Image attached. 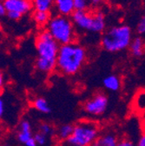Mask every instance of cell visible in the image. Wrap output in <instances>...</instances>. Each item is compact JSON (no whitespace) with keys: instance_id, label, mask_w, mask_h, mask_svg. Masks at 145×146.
Masks as SVG:
<instances>
[{"instance_id":"cell-3","label":"cell","mask_w":145,"mask_h":146,"mask_svg":"<svg viewBox=\"0 0 145 146\" xmlns=\"http://www.w3.org/2000/svg\"><path fill=\"white\" fill-rule=\"evenodd\" d=\"M132 38L131 28L128 25L119 24L105 29L102 33L100 44L104 50L116 53L128 49Z\"/></svg>"},{"instance_id":"cell-27","label":"cell","mask_w":145,"mask_h":146,"mask_svg":"<svg viewBox=\"0 0 145 146\" xmlns=\"http://www.w3.org/2000/svg\"><path fill=\"white\" fill-rule=\"evenodd\" d=\"M5 6H4V3L3 0H0V18H3L4 17H5Z\"/></svg>"},{"instance_id":"cell-17","label":"cell","mask_w":145,"mask_h":146,"mask_svg":"<svg viewBox=\"0 0 145 146\" xmlns=\"http://www.w3.org/2000/svg\"><path fill=\"white\" fill-rule=\"evenodd\" d=\"M73 127L74 124H70V123H67V124H64L61 127H59V129L58 130L57 132V136L58 138L61 141H66L73 132Z\"/></svg>"},{"instance_id":"cell-25","label":"cell","mask_w":145,"mask_h":146,"mask_svg":"<svg viewBox=\"0 0 145 146\" xmlns=\"http://www.w3.org/2000/svg\"><path fill=\"white\" fill-rule=\"evenodd\" d=\"M5 16L11 21H19V20H20L21 18L23 17L21 15L17 14V13H15V12H6Z\"/></svg>"},{"instance_id":"cell-11","label":"cell","mask_w":145,"mask_h":146,"mask_svg":"<svg viewBox=\"0 0 145 146\" xmlns=\"http://www.w3.org/2000/svg\"><path fill=\"white\" fill-rule=\"evenodd\" d=\"M130 55L135 58H141L144 54V40L141 36L132 38L129 48Z\"/></svg>"},{"instance_id":"cell-7","label":"cell","mask_w":145,"mask_h":146,"mask_svg":"<svg viewBox=\"0 0 145 146\" xmlns=\"http://www.w3.org/2000/svg\"><path fill=\"white\" fill-rule=\"evenodd\" d=\"M108 97L103 92H97L83 104V111L90 116L103 115L108 108Z\"/></svg>"},{"instance_id":"cell-9","label":"cell","mask_w":145,"mask_h":146,"mask_svg":"<svg viewBox=\"0 0 145 146\" xmlns=\"http://www.w3.org/2000/svg\"><path fill=\"white\" fill-rule=\"evenodd\" d=\"M107 3V0H74L76 11H97Z\"/></svg>"},{"instance_id":"cell-15","label":"cell","mask_w":145,"mask_h":146,"mask_svg":"<svg viewBox=\"0 0 145 146\" xmlns=\"http://www.w3.org/2000/svg\"><path fill=\"white\" fill-rule=\"evenodd\" d=\"M52 13L46 11H34L32 13V20L34 23L40 28H45L49 20L50 19Z\"/></svg>"},{"instance_id":"cell-2","label":"cell","mask_w":145,"mask_h":146,"mask_svg":"<svg viewBox=\"0 0 145 146\" xmlns=\"http://www.w3.org/2000/svg\"><path fill=\"white\" fill-rule=\"evenodd\" d=\"M37 59L36 69L42 74H50L56 69L58 52L60 45L45 30H41L36 36Z\"/></svg>"},{"instance_id":"cell-4","label":"cell","mask_w":145,"mask_h":146,"mask_svg":"<svg viewBox=\"0 0 145 146\" xmlns=\"http://www.w3.org/2000/svg\"><path fill=\"white\" fill-rule=\"evenodd\" d=\"M45 30L59 45L75 42L77 39V31L70 17L59 14L51 15Z\"/></svg>"},{"instance_id":"cell-19","label":"cell","mask_w":145,"mask_h":146,"mask_svg":"<svg viewBox=\"0 0 145 146\" xmlns=\"http://www.w3.org/2000/svg\"><path fill=\"white\" fill-rule=\"evenodd\" d=\"M39 132L43 133L46 137H49L53 134L54 131H53V128L50 124H49L47 123H42L39 126Z\"/></svg>"},{"instance_id":"cell-18","label":"cell","mask_w":145,"mask_h":146,"mask_svg":"<svg viewBox=\"0 0 145 146\" xmlns=\"http://www.w3.org/2000/svg\"><path fill=\"white\" fill-rule=\"evenodd\" d=\"M136 0H107V2L111 6L117 8H125L134 4Z\"/></svg>"},{"instance_id":"cell-30","label":"cell","mask_w":145,"mask_h":146,"mask_svg":"<svg viewBox=\"0 0 145 146\" xmlns=\"http://www.w3.org/2000/svg\"><path fill=\"white\" fill-rule=\"evenodd\" d=\"M24 144L25 146H37V143H36V141L34 140L33 137H30L28 141H26Z\"/></svg>"},{"instance_id":"cell-31","label":"cell","mask_w":145,"mask_h":146,"mask_svg":"<svg viewBox=\"0 0 145 146\" xmlns=\"http://www.w3.org/2000/svg\"><path fill=\"white\" fill-rule=\"evenodd\" d=\"M3 1H4V0H3Z\"/></svg>"},{"instance_id":"cell-29","label":"cell","mask_w":145,"mask_h":146,"mask_svg":"<svg viewBox=\"0 0 145 146\" xmlns=\"http://www.w3.org/2000/svg\"><path fill=\"white\" fill-rule=\"evenodd\" d=\"M4 85H5V77H4L3 72L0 70V93L2 92Z\"/></svg>"},{"instance_id":"cell-8","label":"cell","mask_w":145,"mask_h":146,"mask_svg":"<svg viewBox=\"0 0 145 146\" xmlns=\"http://www.w3.org/2000/svg\"><path fill=\"white\" fill-rule=\"evenodd\" d=\"M5 12H15L22 17L33 11L31 0H4Z\"/></svg>"},{"instance_id":"cell-12","label":"cell","mask_w":145,"mask_h":146,"mask_svg":"<svg viewBox=\"0 0 145 146\" xmlns=\"http://www.w3.org/2000/svg\"><path fill=\"white\" fill-rule=\"evenodd\" d=\"M118 138L113 132H106L98 137L89 146H117Z\"/></svg>"},{"instance_id":"cell-13","label":"cell","mask_w":145,"mask_h":146,"mask_svg":"<svg viewBox=\"0 0 145 146\" xmlns=\"http://www.w3.org/2000/svg\"><path fill=\"white\" fill-rule=\"evenodd\" d=\"M34 11H46L52 13L54 11L55 0H31Z\"/></svg>"},{"instance_id":"cell-24","label":"cell","mask_w":145,"mask_h":146,"mask_svg":"<svg viewBox=\"0 0 145 146\" xmlns=\"http://www.w3.org/2000/svg\"><path fill=\"white\" fill-rule=\"evenodd\" d=\"M117 146H136V144L129 138H122L121 140H118Z\"/></svg>"},{"instance_id":"cell-23","label":"cell","mask_w":145,"mask_h":146,"mask_svg":"<svg viewBox=\"0 0 145 146\" xmlns=\"http://www.w3.org/2000/svg\"><path fill=\"white\" fill-rule=\"evenodd\" d=\"M32 137H33L32 132H21V131H19V133H17V140H19V142L21 143H24L26 141H28Z\"/></svg>"},{"instance_id":"cell-5","label":"cell","mask_w":145,"mask_h":146,"mask_svg":"<svg viewBox=\"0 0 145 146\" xmlns=\"http://www.w3.org/2000/svg\"><path fill=\"white\" fill-rule=\"evenodd\" d=\"M71 21L78 31L94 34H102L106 29V18L100 11H76L70 16Z\"/></svg>"},{"instance_id":"cell-21","label":"cell","mask_w":145,"mask_h":146,"mask_svg":"<svg viewBox=\"0 0 145 146\" xmlns=\"http://www.w3.org/2000/svg\"><path fill=\"white\" fill-rule=\"evenodd\" d=\"M19 131H21V132H32L30 123L26 119H23L19 123Z\"/></svg>"},{"instance_id":"cell-6","label":"cell","mask_w":145,"mask_h":146,"mask_svg":"<svg viewBox=\"0 0 145 146\" xmlns=\"http://www.w3.org/2000/svg\"><path fill=\"white\" fill-rule=\"evenodd\" d=\"M99 136V125L89 120H83L73 127V132L65 141L69 146H89Z\"/></svg>"},{"instance_id":"cell-14","label":"cell","mask_w":145,"mask_h":146,"mask_svg":"<svg viewBox=\"0 0 145 146\" xmlns=\"http://www.w3.org/2000/svg\"><path fill=\"white\" fill-rule=\"evenodd\" d=\"M103 84L106 90L116 92V91L119 90V89L121 88L122 83L118 76L115 74H111L107 76L106 78H104L103 81Z\"/></svg>"},{"instance_id":"cell-1","label":"cell","mask_w":145,"mask_h":146,"mask_svg":"<svg viewBox=\"0 0 145 146\" xmlns=\"http://www.w3.org/2000/svg\"><path fill=\"white\" fill-rule=\"evenodd\" d=\"M87 58V50L77 41L60 45L55 70L64 76L75 75L84 66Z\"/></svg>"},{"instance_id":"cell-16","label":"cell","mask_w":145,"mask_h":146,"mask_svg":"<svg viewBox=\"0 0 145 146\" xmlns=\"http://www.w3.org/2000/svg\"><path fill=\"white\" fill-rule=\"evenodd\" d=\"M33 107L41 113L49 114L51 111V108L44 98H37L33 101Z\"/></svg>"},{"instance_id":"cell-28","label":"cell","mask_w":145,"mask_h":146,"mask_svg":"<svg viewBox=\"0 0 145 146\" xmlns=\"http://www.w3.org/2000/svg\"><path fill=\"white\" fill-rule=\"evenodd\" d=\"M136 146H145V135H144V133H142V136H140L138 142L136 144Z\"/></svg>"},{"instance_id":"cell-10","label":"cell","mask_w":145,"mask_h":146,"mask_svg":"<svg viewBox=\"0 0 145 146\" xmlns=\"http://www.w3.org/2000/svg\"><path fill=\"white\" fill-rule=\"evenodd\" d=\"M54 11L56 14L70 17L75 11L74 0H55Z\"/></svg>"},{"instance_id":"cell-20","label":"cell","mask_w":145,"mask_h":146,"mask_svg":"<svg viewBox=\"0 0 145 146\" xmlns=\"http://www.w3.org/2000/svg\"><path fill=\"white\" fill-rule=\"evenodd\" d=\"M33 138L36 141V143H37V145H44L47 143L48 137L38 131L33 136Z\"/></svg>"},{"instance_id":"cell-26","label":"cell","mask_w":145,"mask_h":146,"mask_svg":"<svg viewBox=\"0 0 145 146\" xmlns=\"http://www.w3.org/2000/svg\"><path fill=\"white\" fill-rule=\"evenodd\" d=\"M5 102L3 100L2 98H0V118H1L4 114H5Z\"/></svg>"},{"instance_id":"cell-22","label":"cell","mask_w":145,"mask_h":146,"mask_svg":"<svg viewBox=\"0 0 145 146\" xmlns=\"http://www.w3.org/2000/svg\"><path fill=\"white\" fill-rule=\"evenodd\" d=\"M136 30L139 36H142V35H144V33H145V17H144V16H142L138 20Z\"/></svg>"}]
</instances>
